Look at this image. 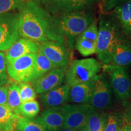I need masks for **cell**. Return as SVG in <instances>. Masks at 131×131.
<instances>
[{"label":"cell","instance_id":"32","mask_svg":"<svg viewBox=\"0 0 131 131\" xmlns=\"http://www.w3.org/2000/svg\"><path fill=\"white\" fill-rule=\"evenodd\" d=\"M8 88L0 86V105H7Z\"/></svg>","mask_w":131,"mask_h":131},{"label":"cell","instance_id":"35","mask_svg":"<svg viewBox=\"0 0 131 131\" xmlns=\"http://www.w3.org/2000/svg\"><path fill=\"white\" fill-rule=\"evenodd\" d=\"M78 131H89V130H88V127H87L86 125H85L83 127H82L81 129H80L79 130H78Z\"/></svg>","mask_w":131,"mask_h":131},{"label":"cell","instance_id":"5","mask_svg":"<svg viewBox=\"0 0 131 131\" xmlns=\"http://www.w3.org/2000/svg\"><path fill=\"white\" fill-rule=\"evenodd\" d=\"M36 54H29L14 61H6L7 74L19 83H28L34 80Z\"/></svg>","mask_w":131,"mask_h":131},{"label":"cell","instance_id":"31","mask_svg":"<svg viewBox=\"0 0 131 131\" xmlns=\"http://www.w3.org/2000/svg\"><path fill=\"white\" fill-rule=\"evenodd\" d=\"M126 0H106L104 3H103V10L104 13H107L108 12L112 10L114 8L118 5L123 2H124Z\"/></svg>","mask_w":131,"mask_h":131},{"label":"cell","instance_id":"24","mask_svg":"<svg viewBox=\"0 0 131 131\" xmlns=\"http://www.w3.org/2000/svg\"><path fill=\"white\" fill-rule=\"evenodd\" d=\"M75 48L84 57L94 55L96 52V42L78 37L75 41Z\"/></svg>","mask_w":131,"mask_h":131},{"label":"cell","instance_id":"13","mask_svg":"<svg viewBox=\"0 0 131 131\" xmlns=\"http://www.w3.org/2000/svg\"><path fill=\"white\" fill-rule=\"evenodd\" d=\"M39 52V44L29 40L19 38L7 50L6 61L10 62L29 54H36Z\"/></svg>","mask_w":131,"mask_h":131},{"label":"cell","instance_id":"14","mask_svg":"<svg viewBox=\"0 0 131 131\" xmlns=\"http://www.w3.org/2000/svg\"><path fill=\"white\" fill-rule=\"evenodd\" d=\"M35 120L41 124L46 130H60L64 125V118L61 107L49 108L42 112Z\"/></svg>","mask_w":131,"mask_h":131},{"label":"cell","instance_id":"4","mask_svg":"<svg viewBox=\"0 0 131 131\" xmlns=\"http://www.w3.org/2000/svg\"><path fill=\"white\" fill-rule=\"evenodd\" d=\"M102 68L101 63L94 58L76 60L67 69L65 75L66 85L71 87L92 80Z\"/></svg>","mask_w":131,"mask_h":131},{"label":"cell","instance_id":"11","mask_svg":"<svg viewBox=\"0 0 131 131\" xmlns=\"http://www.w3.org/2000/svg\"><path fill=\"white\" fill-rule=\"evenodd\" d=\"M39 52L49 59L56 68L68 67L69 55L65 43L49 41L39 44Z\"/></svg>","mask_w":131,"mask_h":131},{"label":"cell","instance_id":"22","mask_svg":"<svg viewBox=\"0 0 131 131\" xmlns=\"http://www.w3.org/2000/svg\"><path fill=\"white\" fill-rule=\"evenodd\" d=\"M21 103L19 85L14 83L8 88L7 106L14 113L19 115L18 110Z\"/></svg>","mask_w":131,"mask_h":131},{"label":"cell","instance_id":"26","mask_svg":"<svg viewBox=\"0 0 131 131\" xmlns=\"http://www.w3.org/2000/svg\"><path fill=\"white\" fill-rule=\"evenodd\" d=\"M19 88L21 102L24 103L35 100L37 97L36 92L33 86L28 83H20Z\"/></svg>","mask_w":131,"mask_h":131},{"label":"cell","instance_id":"16","mask_svg":"<svg viewBox=\"0 0 131 131\" xmlns=\"http://www.w3.org/2000/svg\"><path fill=\"white\" fill-rule=\"evenodd\" d=\"M70 87L68 85L60 86L51 91L42 94L41 101L44 106L49 107H57L68 102Z\"/></svg>","mask_w":131,"mask_h":131},{"label":"cell","instance_id":"21","mask_svg":"<svg viewBox=\"0 0 131 131\" xmlns=\"http://www.w3.org/2000/svg\"><path fill=\"white\" fill-rule=\"evenodd\" d=\"M55 68H56V67L53 64V63L43 54L40 52H38L36 55L35 75H34V80L33 81L44 76Z\"/></svg>","mask_w":131,"mask_h":131},{"label":"cell","instance_id":"3","mask_svg":"<svg viewBox=\"0 0 131 131\" xmlns=\"http://www.w3.org/2000/svg\"><path fill=\"white\" fill-rule=\"evenodd\" d=\"M53 16L59 32L70 50L73 48L78 36L95 19L94 15L88 9Z\"/></svg>","mask_w":131,"mask_h":131},{"label":"cell","instance_id":"23","mask_svg":"<svg viewBox=\"0 0 131 131\" xmlns=\"http://www.w3.org/2000/svg\"><path fill=\"white\" fill-rule=\"evenodd\" d=\"M15 129L17 131H46L37 121L20 117L16 121Z\"/></svg>","mask_w":131,"mask_h":131},{"label":"cell","instance_id":"25","mask_svg":"<svg viewBox=\"0 0 131 131\" xmlns=\"http://www.w3.org/2000/svg\"><path fill=\"white\" fill-rule=\"evenodd\" d=\"M40 104L37 100L22 103L19 107V114L23 117L32 118L37 116L40 112Z\"/></svg>","mask_w":131,"mask_h":131},{"label":"cell","instance_id":"37","mask_svg":"<svg viewBox=\"0 0 131 131\" xmlns=\"http://www.w3.org/2000/svg\"><path fill=\"white\" fill-rule=\"evenodd\" d=\"M46 131H48V130H46Z\"/></svg>","mask_w":131,"mask_h":131},{"label":"cell","instance_id":"28","mask_svg":"<svg viewBox=\"0 0 131 131\" xmlns=\"http://www.w3.org/2000/svg\"><path fill=\"white\" fill-rule=\"evenodd\" d=\"M23 1V0H0V14L19 9Z\"/></svg>","mask_w":131,"mask_h":131},{"label":"cell","instance_id":"2","mask_svg":"<svg viewBox=\"0 0 131 131\" xmlns=\"http://www.w3.org/2000/svg\"><path fill=\"white\" fill-rule=\"evenodd\" d=\"M123 40L120 28L112 18L101 16L98 23V35L96 41L97 58L104 65L111 64L115 47Z\"/></svg>","mask_w":131,"mask_h":131},{"label":"cell","instance_id":"17","mask_svg":"<svg viewBox=\"0 0 131 131\" xmlns=\"http://www.w3.org/2000/svg\"><path fill=\"white\" fill-rule=\"evenodd\" d=\"M114 10L119 28L125 35L131 37V0H126Z\"/></svg>","mask_w":131,"mask_h":131},{"label":"cell","instance_id":"36","mask_svg":"<svg viewBox=\"0 0 131 131\" xmlns=\"http://www.w3.org/2000/svg\"><path fill=\"white\" fill-rule=\"evenodd\" d=\"M101 2H102L103 3H104L106 1V0H101Z\"/></svg>","mask_w":131,"mask_h":131},{"label":"cell","instance_id":"6","mask_svg":"<svg viewBox=\"0 0 131 131\" xmlns=\"http://www.w3.org/2000/svg\"><path fill=\"white\" fill-rule=\"evenodd\" d=\"M103 69L109 75L111 86L118 99L125 100L130 97V80L125 68L109 64L103 66Z\"/></svg>","mask_w":131,"mask_h":131},{"label":"cell","instance_id":"20","mask_svg":"<svg viewBox=\"0 0 131 131\" xmlns=\"http://www.w3.org/2000/svg\"><path fill=\"white\" fill-rule=\"evenodd\" d=\"M20 117L7 105H0V131L14 130L16 121Z\"/></svg>","mask_w":131,"mask_h":131},{"label":"cell","instance_id":"18","mask_svg":"<svg viewBox=\"0 0 131 131\" xmlns=\"http://www.w3.org/2000/svg\"><path fill=\"white\" fill-rule=\"evenodd\" d=\"M111 64L121 68H127L131 65V45L123 40L116 46L111 58Z\"/></svg>","mask_w":131,"mask_h":131},{"label":"cell","instance_id":"10","mask_svg":"<svg viewBox=\"0 0 131 131\" xmlns=\"http://www.w3.org/2000/svg\"><path fill=\"white\" fill-rule=\"evenodd\" d=\"M88 104H66L61 107L64 118V128L79 130L86 125Z\"/></svg>","mask_w":131,"mask_h":131},{"label":"cell","instance_id":"30","mask_svg":"<svg viewBox=\"0 0 131 131\" xmlns=\"http://www.w3.org/2000/svg\"><path fill=\"white\" fill-rule=\"evenodd\" d=\"M8 81L7 68H6V55L0 52V86H3Z\"/></svg>","mask_w":131,"mask_h":131},{"label":"cell","instance_id":"15","mask_svg":"<svg viewBox=\"0 0 131 131\" xmlns=\"http://www.w3.org/2000/svg\"><path fill=\"white\" fill-rule=\"evenodd\" d=\"M96 76L89 81L70 87L68 102L78 104H88L91 100Z\"/></svg>","mask_w":131,"mask_h":131},{"label":"cell","instance_id":"9","mask_svg":"<svg viewBox=\"0 0 131 131\" xmlns=\"http://www.w3.org/2000/svg\"><path fill=\"white\" fill-rule=\"evenodd\" d=\"M90 105L96 110L108 109L112 104V90L106 73L96 76Z\"/></svg>","mask_w":131,"mask_h":131},{"label":"cell","instance_id":"38","mask_svg":"<svg viewBox=\"0 0 131 131\" xmlns=\"http://www.w3.org/2000/svg\"><path fill=\"white\" fill-rule=\"evenodd\" d=\"M23 1H24V0H23Z\"/></svg>","mask_w":131,"mask_h":131},{"label":"cell","instance_id":"34","mask_svg":"<svg viewBox=\"0 0 131 131\" xmlns=\"http://www.w3.org/2000/svg\"><path fill=\"white\" fill-rule=\"evenodd\" d=\"M61 131H78V130H77V129H70V128H64V127H63L61 129Z\"/></svg>","mask_w":131,"mask_h":131},{"label":"cell","instance_id":"7","mask_svg":"<svg viewBox=\"0 0 131 131\" xmlns=\"http://www.w3.org/2000/svg\"><path fill=\"white\" fill-rule=\"evenodd\" d=\"M52 16L89 9L93 0H35Z\"/></svg>","mask_w":131,"mask_h":131},{"label":"cell","instance_id":"33","mask_svg":"<svg viewBox=\"0 0 131 131\" xmlns=\"http://www.w3.org/2000/svg\"><path fill=\"white\" fill-rule=\"evenodd\" d=\"M118 131H131V123H127L124 124V126H121Z\"/></svg>","mask_w":131,"mask_h":131},{"label":"cell","instance_id":"27","mask_svg":"<svg viewBox=\"0 0 131 131\" xmlns=\"http://www.w3.org/2000/svg\"><path fill=\"white\" fill-rule=\"evenodd\" d=\"M98 35V21L96 19H94L92 22L89 24L84 32L78 37L91 41L96 42Z\"/></svg>","mask_w":131,"mask_h":131},{"label":"cell","instance_id":"12","mask_svg":"<svg viewBox=\"0 0 131 131\" xmlns=\"http://www.w3.org/2000/svg\"><path fill=\"white\" fill-rule=\"evenodd\" d=\"M67 68H56L33 81V88L38 94H44L61 86L65 78Z\"/></svg>","mask_w":131,"mask_h":131},{"label":"cell","instance_id":"19","mask_svg":"<svg viewBox=\"0 0 131 131\" xmlns=\"http://www.w3.org/2000/svg\"><path fill=\"white\" fill-rule=\"evenodd\" d=\"M107 119L106 114L98 112L92 106H89L86 120V126L89 131H104Z\"/></svg>","mask_w":131,"mask_h":131},{"label":"cell","instance_id":"8","mask_svg":"<svg viewBox=\"0 0 131 131\" xmlns=\"http://www.w3.org/2000/svg\"><path fill=\"white\" fill-rule=\"evenodd\" d=\"M19 38L17 14H0V51L7 50Z\"/></svg>","mask_w":131,"mask_h":131},{"label":"cell","instance_id":"1","mask_svg":"<svg viewBox=\"0 0 131 131\" xmlns=\"http://www.w3.org/2000/svg\"><path fill=\"white\" fill-rule=\"evenodd\" d=\"M17 14L19 35L38 44L59 41L66 44L55 17L35 0L23 1Z\"/></svg>","mask_w":131,"mask_h":131},{"label":"cell","instance_id":"29","mask_svg":"<svg viewBox=\"0 0 131 131\" xmlns=\"http://www.w3.org/2000/svg\"><path fill=\"white\" fill-rule=\"evenodd\" d=\"M120 120L115 114H111L107 116V123L104 131H118L120 129Z\"/></svg>","mask_w":131,"mask_h":131}]
</instances>
